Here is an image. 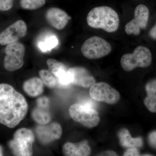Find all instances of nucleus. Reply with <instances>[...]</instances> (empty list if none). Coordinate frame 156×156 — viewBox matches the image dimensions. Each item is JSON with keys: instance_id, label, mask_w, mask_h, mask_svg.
Segmentation results:
<instances>
[{"instance_id": "5", "label": "nucleus", "mask_w": 156, "mask_h": 156, "mask_svg": "<svg viewBox=\"0 0 156 156\" xmlns=\"http://www.w3.org/2000/svg\"><path fill=\"white\" fill-rule=\"evenodd\" d=\"M69 114L74 121L87 128H94L100 122L98 112L91 107L85 105H73L69 107Z\"/></svg>"}, {"instance_id": "12", "label": "nucleus", "mask_w": 156, "mask_h": 156, "mask_svg": "<svg viewBox=\"0 0 156 156\" xmlns=\"http://www.w3.org/2000/svg\"><path fill=\"white\" fill-rule=\"evenodd\" d=\"M45 17L49 25L59 30L63 29L71 19V17L65 11L56 7L48 9Z\"/></svg>"}, {"instance_id": "8", "label": "nucleus", "mask_w": 156, "mask_h": 156, "mask_svg": "<svg viewBox=\"0 0 156 156\" xmlns=\"http://www.w3.org/2000/svg\"><path fill=\"white\" fill-rule=\"evenodd\" d=\"M89 95L93 100L113 105L119 101V92L109 84L103 82L95 83L90 87Z\"/></svg>"}, {"instance_id": "1", "label": "nucleus", "mask_w": 156, "mask_h": 156, "mask_svg": "<svg viewBox=\"0 0 156 156\" xmlns=\"http://www.w3.org/2000/svg\"><path fill=\"white\" fill-rule=\"evenodd\" d=\"M28 104L25 98L8 84H0V124L14 128L25 118Z\"/></svg>"}, {"instance_id": "11", "label": "nucleus", "mask_w": 156, "mask_h": 156, "mask_svg": "<svg viewBox=\"0 0 156 156\" xmlns=\"http://www.w3.org/2000/svg\"><path fill=\"white\" fill-rule=\"evenodd\" d=\"M36 132L40 142L47 144L59 139L62 130L59 124L53 122L37 126Z\"/></svg>"}, {"instance_id": "19", "label": "nucleus", "mask_w": 156, "mask_h": 156, "mask_svg": "<svg viewBox=\"0 0 156 156\" xmlns=\"http://www.w3.org/2000/svg\"><path fill=\"white\" fill-rule=\"evenodd\" d=\"M37 47L42 52H49L57 47L58 44V39L55 34L51 33L45 34L41 36L37 43Z\"/></svg>"}, {"instance_id": "27", "label": "nucleus", "mask_w": 156, "mask_h": 156, "mask_svg": "<svg viewBox=\"0 0 156 156\" xmlns=\"http://www.w3.org/2000/svg\"><path fill=\"white\" fill-rule=\"evenodd\" d=\"M150 37L154 40H156V23L149 32Z\"/></svg>"}, {"instance_id": "21", "label": "nucleus", "mask_w": 156, "mask_h": 156, "mask_svg": "<svg viewBox=\"0 0 156 156\" xmlns=\"http://www.w3.org/2000/svg\"><path fill=\"white\" fill-rule=\"evenodd\" d=\"M39 75L44 83L49 88H53L57 84V81L55 76L48 70L42 69L39 72Z\"/></svg>"}, {"instance_id": "17", "label": "nucleus", "mask_w": 156, "mask_h": 156, "mask_svg": "<svg viewBox=\"0 0 156 156\" xmlns=\"http://www.w3.org/2000/svg\"><path fill=\"white\" fill-rule=\"evenodd\" d=\"M118 136L119 139L120 144L123 147L128 148L140 147L143 145V140L141 137L133 138L131 136L130 132L127 129H121L119 133Z\"/></svg>"}, {"instance_id": "7", "label": "nucleus", "mask_w": 156, "mask_h": 156, "mask_svg": "<svg viewBox=\"0 0 156 156\" xmlns=\"http://www.w3.org/2000/svg\"><path fill=\"white\" fill-rule=\"evenodd\" d=\"M25 53V47L21 43L16 42L7 45L4 61L5 69L13 72L21 68L24 64Z\"/></svg>"}, {"instance_id": "16", "label": "nucleus", "mask_w": 156, "mask_h": 156, "mask_svg": "<svg viewBox=\"0 0 156 156\" xmlns=\"http://www.w3.org/2000/svg\"><path fill=\"white\" fill-rule=\"evenodd\" d=\"M23 88L29 96L37 97L42 94L44 91V83L41 79L32 78L24 82Z\"/></svg>"}, {"instance_id": "20", "label": "nucleus", "mask_w": 156, "mask_h": 156, "mask_svg": "<svg viewBox=\"0 0 156 156\" xmlns=\"http://www.w3.org/2000/svg\"><path fill=\"white\" fill-rule=\"evenodd\" d=\"M31 115L34 121L39 125L49 124L51 120V115L48 111V108L38 106L34 109Z\"/></svg>"}, {"instance_id": "28", "label": "nucleus", "mask_w": 156, "mask_h": 156, "mask_svg": "<svg viewBox=\"0 0 156 156\" xmlns=\"http://www.w3.org/2000/svg\"><path fill=\"white\" fill-rule=\"evenodd\" d=\"M104 155H108V156H117V153H116L115 152L113 151H106L105 153H104Z\"/></svg>"}, {"instance_id": "18", "label": "nucleus", "mask_w": 156, "mask_h": 156, "mask_svg": "<svg viewBox=\"0 0 156 156\" xmlns=\"http://www.w3.org/2000/svg\"><path fill=\"white\" fill-rule=\"evenodd\" d=\"M147 96L144 100L147 108L151 112H156V80L148 82L145 86Z\"/></svg>"}, {"instance_id": "15", "label": "nucleus", "mask_w": 156, "mask_h": 156, "mask_svg": "<svg viewBox=\"0 0 156 156\" xmlns=\"http://www.w3.org/2000/svg\"><path fill=\"white\" fill-rule=\"evenodd\" d=\"M62 152L67 156H87L91 154V148L85 140L77 143L67 142L62 147Z\"/></svg>"}, {"instance_id": "24", "label": "nucleus", "mask_w": 156, "mask_h": 156, "mask_svg": "<svg viewBox=\"0 0 156 156\" xmlns=\"http://www.w3.org/2000/svg\"><path fill=\"white\" fill-rule=\"evenodd\" d=\"M50 103L49 98L47 97H42L37 100V106L43 108H48Z\"/></svg>"}, {"instance_id": "4", "label": "nucleus", "mask_w": 156, "mask_h": 156, "mask_svg": "<svg viewBox=\"0 0 156 156\" xmlns=\"http://www.w3.org/2000/svg\"><path fill=\"white\" fill-rule=\"evenodd\" d=\"M152 54L150 50L144 46H139L132 53H126L121 58V65L124 70L130 72L137 67L146 68L150 65Z\"/></svg>"}, {"instance_id": "26", "label": "nucleus", "mask_w": 156, "mask_h": 156, "mask_svg": "<svg viewBox=\"0 0 156 156\" xmlns=\"http://www.w3.org/2000/svg\"><path fill=\"white\" fill-rule=\"evenodd\" d=\"M148 141L152 147L156 148V131L151 132L148 136Z\"/></svg>"}, {"instance_id": "10", "label": "nucleus", "mask_w": 156, "mask_h": 156, "mask_svg": "<svg viewBox=\"0 0 156 156\" xmlns=\"http://www.w3.org/2000/svg\"><path fill=\"white\" fill-rule=\"evenodd\" d=\"M27 26L21 20L15 21L0 33V44L5 45L17 42L27 34Z\"/></svg>"}, {"instance_id": "29", "label": "nucleus", "mask_w": 156, "mask_h": 156, "mask_svg": "<svg viewBox=\"0 0 156 156\" xmlns=\"http://www.w3.org/2000/svg\"><path fill=\"white\" fill-rule=\"evenodd\" d=\"M3 155V148L0 145V156Z\"/></svg>"}, {"instance_id": "14", "label": "nucleus", "mask_w": 156, "mask_h": 156, "mask_svg": "<svg viewBox=\"0 0 156 156\" xmlns=\"http://www.w3.org/2000/svg\"><path fill=\"white\" fill-rule=\"evenodd\" d=\"M47 63L50 71L55 76L59 85L66 87L71 84L68 69L65 65L53 58L48 59Z\"/></svg>"}, {"instance_id": "9", "label": "nucleus", "mask_w": 156, "mask_h": 156, "mask_svg": "<svg viewBox=\"0 0 156 156\" xmlns=\"http://www.w3.org/2000/svg\"><path fill=\"white\" fill-rule=\"evenodd\" d=\"M149 14V10L145 5L140 4L137 6L134 11V18L125 26L126 33L129 35H138L140 30L146 27Z\"/></svg>"}, {"instance_id": "13", "label": "nucleus", "mask_w": 156, "mask_h": 156, "mask_svg": "<svg viewBox=\"0 0 156 156\" xmlns=\"http://www.w3.org/2000/svg\"><path fill=\"white\" fill-rule=\"evenodd\" d=\"M71 83L87 88L95 83V78L84 67H75L68 69Z\"/></svg>"}, {"instance_id": "22", "label": "nucleus", "mask_w": 156, "mask_h": 156, "mask_svg": "<svg viewBox=\"0 0 156 156\" xmlns=\"http://www.w3.org/2000/svg\"><path fill=\"white\" fill-rule=\"evenodd\" d=\"M46 0H20V5L22 9L35 10L42 8L45 5Z\"/></svg>"}, {"instance_id": "3", "label": "nucleus", "mask_w": 156, "mask_h": 156, "mask_svg": "<svg viewBox=\"0 0 156 156\" xmlns=\"http://www.w3.org/2000/svg\"><path fill=\"white\" fill-rule=\"evenodd\" d=\"M34 141L32 131L28 128H21L14 133L13 139L9 141L8 145L14 155L30 156L33 154Z\"/></svg>"}, {"instance_id": "6", "label": "nucleus", "mask_w": 156, "mask_h": 156, "mask_svg": "<svg viewBox=\"0 0 156 156\" xmlns=\"http://www.w3.org/2000/svg\"><path fill=\"white\" fill-rule=\"evenodd\" d=\"M111 45L105 39L93 36L87 39L82 45L81 51L86 58L98 59L105 57L111 52Z\"/></svg>"}, {"instance_id": "25", "label": "nucleus", "mask_w": 156, "mask_h": 156, "mask_svg": "<svg viewBox=\"0 0 156 156\" xmlns=\"http://www.w3.org/2000/svg\"><path fill=\"white\" fill-rule=\"evenodd\" d=\"M125 156H140L139 151L136 148H130L128 150L125 152L124 154Z\"/></svg>"}, {"instance_id": "2", "label": "nucleus", "mask_w": 156, "mask_h": 156, "mask_svg": "<svg viewBox=\"0 0 156 156\" xmlns=\"http://www.w3.org/2000/svg\"><path fill=\"white\" fill-rule=\"evenodd\" d=\"M87 20L90 27L101 29L108 33L116 31L119 26V15L113 9L108 6L93 8L88 13Z\"/></svg>"}, {"instance_id": "23", "label": "nucleus", "mask_w": 156, "mask_h": 156, "mask_svg": "<svg viewBox=\"0 0 156 156\" xmlns=\"http://www.w3.org/2000/svg\"><path fill=\"white\" fill-rule=\"evenodd\" d=\"M13 5V0H0V11H7Z\"/></svg>"}]
</instances>
